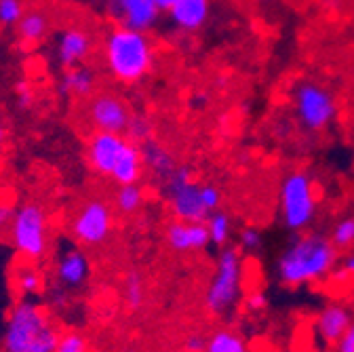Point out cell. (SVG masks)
Instances as JSON below:
<instances>
[{"label":"cell","instance_id":"cell-40","mask_svg":"<svg viewBox=\"0 0 354 352\" xmlns=\"http://www.w3.org/2000/svg\"><path fill=\"white\" fill-rule=\"evenodd\" d=\"M5 140H7V129L3 127V122H0V150L5 146Z\"/></svg>","mask_w":354,"mask_h":352},{"label":"cell","instance_id":"cell-7","mask_svg":"<svg viewBox=\"0 0 354 352\" xmlns=\"http://www.w3.org/2000/svg\"><path fill=\"white\" fill-rule=\"evenodd\" d=\"M114 228L112 207L104 198H86L74 211L70 219V234L78 245L100 247L104 245Z\"/></svg>","mask_w":354,"mask_h":352},{"label":"cell","instance_id":"cell-35","mask_svg":"<svg viewBox=\"0 0 354 352\" xmlns=\"http://www.w3.org/2000/svg\"><path fill=\"white\" fill-rule=\"evenodd\" d=\"M266 308H268V295H266L263 291H253L247 297V311H251V313H263Z\"/></svg>","mask_w":354,"mask_h":352},{"label":"cell","instance_id":"cell-25","mask_svg":"<svg viewBox=\"0 0 354 352\" xmlns=\"http://www.w3.org/2000/svg\"><path fill=\"white\" fill-rule=\"evenodd\" d=\"M205 352H249V350H247V342L239 333L221 329L207 340Z\"/></svg>","mask_w":354,"mask_h":352},{"label":"cell","instance_id":"cell-12","mask_svg":"<svg viewBox=\"0 0 354 352\" xmlns=\"http://www.w3.org/2000/svg\"><path fill=\"white\" fill-rule=\"evenodd\" d=\"M127 144L124 133H108V131H95V133L88 138L86 144V163L97 175L110 178L116 160Z\"/></svg>","mask_w":354,"mask_h":352},{"label":"cell","instance_id":"cell-36","mask_svg":"<svg viewBox=\"0 0 354 352\" xmlns=\"http://www.w3.org/2000/svg\"><path fill=\"white\" fill-rule=\"evenodd\" d=\"M15 215V207L9 203H0V234H5L7 230H11V222Z\"/></svg>","mask_w":354,"mask_h":352},{"label":"cell","instance_id":"cell-38","mask_svg":"<svg viewBox=\"0 0 354 352\" xmlns=\"http://www.w3.org/2000/svg\"><path fill=\"white\" fill-rule=\"evenodd\" d=\"M207 340L203 333H190L186 337V352H205L207 350Z\"/></svg>","mask_w":354,"mask_h":352},{"label":"cell","instance_id":"cell-13","mask_svg":"<svg viewBox=\"0 0 354 352\" xmlns=\"http://www.w3.org/2000/svg\"><path fill=\"white\" fill-rule=\"evenodd\" d=\"M93 53V38L82 28H66L59 32L55 42V57L64 70L82 66Z\"/></svg>","mask_w":354,"mask_h":352},{"label":"cell","instance_id":"cell-19","mask_svg":"<svg viewBox=\"0 0 354 352\" xmlns=\"http://www.w3.org/2000/svg\"><path fill=\"white\" fill-rule=\"evenodd\" d=\"M97 76L88 66H76L64 72L59 80V93L64 98H76V100H88L95 93Z\"/></svg>","mask_w":354,"mask_h":352},{"label":"cell","instance_id":"cell-29","mask_svg":"<svg viewBox=\"0 0 354 352\" xmlns=\"http://www.w3.org/2000/svg\"><path fill=\"white\" fill-rule=\"evenodd\" d=\"M24 13V0H0V26L3 28H15Z\"/></svg>","mask_w":354,"mask_h":352},{"label":"cell","instance_id":"cell-31","mask_svg":"<svg viewBox=\"0 0 354 352\" xmlns=\"http://www.w3.org/2000/svg\"><path fill=\"white\" fill-rule=\"evenodd\" d=\"M15 98H17V106L21 110H30L36 102V93H34V86L28 80H17L15 82Z\"/></svg>","mask_w":354,"mask_h":352},{"label":"cell","instance_id":"cell-16","mask_svg":"<svg viewBox=\"0 0 354 352\" xmlns=\"http://www.w3.org/2000/svg\"><path fill=\"white\" fill-rule=\"evenodd\" d=\"M209 11H211V0H173L167 13L177 30L196 32L207 24Z\"/></svg>","mask_w":354,"mask_h":352},{"label":"cell","instance_id":"cell-39","mask_svg":"<svg viewBox=\"0 0 354 352\" xmlns=\"http://www.w3.org/2000/svg\"><path fill=\"white\" fill-rule=\"evenodd\" d=\"M154 3L158 5V9H160V11H169V7H171L173 0H154Z\"/></svg>","mask_w":354,"mask_h":352},{"label":"cell","instance_id":"cell-26","mask_svg":"<svg viewBox=\"0 0 354 352\" xmlns=\"http://www.w3.org/2000/svg\"><path fill=\"white\" fill-rule=\"evenodd\" d=\"M144 279L138 270H131L124 279V302L127 306L131 308V311H138V308L144 304Z\"/></svg>","mask_w":354,"mask_h":352},{"label":"cell","instance_id":"cell-30","mask_svg":"<svg viewBox=\"0 0 354 352\" xmlns=\"http://www.w3.org/2000/svg\"><path fill=\"white\" fill-rule=\"evenodd\" d=\"M55 352H86V340L78 331H68L62 333Z\"/></svg>","mask_w":354,"mask_h":352},{"label":"cell","instance_id":"cell-24","mask_svg":"<svg viewBox=\"0 0 354 352\" xmlns=\"http://www.w3.org/2000/svg\"><path fill=\"white\" fill-rule=\"evenodd\" d=\"M205 224H207V230H209V239H211V245L215 247H226L230 234H232V219L228 213L224 211H211L209 217L205 219Z\"/></svg>","mask_w":354,"mask_h":352},{"label":"cell","instance_id":"cell-17","mask_svg":"<svg viewBox=\"0 0 354 352\" xmlns=\"http://www.w3.org/2000/svg\"><path fill=\"white\" fill-rule=\"evenodd\" d=\"M88 259L80 249H66L59 253L55 263V277L64 289H78L88 279Z\"/></svg>","mask_w":354,"mask_h":352},{"label":"cell","instance_id":"cell-21","mask_svg":"<svg viewBox=\"0 0 354 352\" xmlns=\"http://www.w3.org/2000/svg\"><path fill=\"white\" fill-rule=\"evenodd\" d=\"M44 279L40 268L36 266V261L24 259L13 266V289L19 297H34L42 293Z\"/></svg>","mask_w":354,"mask_h":352},{"label":"cell","instance_id":"cell-18","mask_svg":"<svg viewBox=\"0 0 354 352\" xmlns=\"http://www.w3.org/2000/svg\"><path fill=\"white\" fill-rule=\"evenodd\" d=\"M144 175V158H142V148L138 142H131L127 140L118 160H116V167L112 171L110 178L118 184V186H124V184H138Z\"/></svg>","mask_w":354,"mask_h":352},{"label":"cell","instance_id":"cell-27","mask_svg":"<svg viewBox=\"0 0 354 352\" xmlns=\"http://www.w3.org/2000/svg\"><path fill=\"white\" fill-rule=\"evenodd\" d=\"M329 239L333 241V245H335L337 249H348V247H352V245H354V215L342 217L339 222L333 226Z\"/></svg>","mask_w":354,"mask_h":352},{"label":"cell","instance_id":"cell-4","mask_svg":"<svg viewBox=\"0 0 354 352\" xmlns=\"http://www.w3.org/2000/svg\"><path fill=\"white\" fill-rule=\"evenodd\" d=\"M11 243L15 251L30 261H42L49 251V213L40 203L28 201L15 207L11 222Z\"/></svg>","mask_w":354,"mask_h":352},{"label":"cell","instance_id":"cell-22","mask_svg":"<svg viewBox=\"0 0 354 352\" xmlns=\"http://www.w3.org/2000/svg\"><path fill=\"white\" fill-rule=\"evenodd\" d=\"M15 28L24 45H38L49 34V15L42 9H28Z\"/></svg>","mask_w":354,"mask_h":352},{"label":"cell","instance_id":"cell-2","mask_svg":"<svg viewBox=\"0 0 354 352\" xmlns=\"http://www.w3.org/2000/svg\"><path fill=\"white\" fill-rule=\"evenodd\" d=\"M62 333L32 297H19L7 319L3 352H55Z\"/></svg>","mask_w":354,"mask_h":352},{"label":"cell","instance_id":"cell-15","mask_svg":"<svg viewBox=\"0 0 354 352\" xmlns=\"http://www.w3.org/2000/svg\"><path fill=\"white\" fill-rule=\"evenodd\" d=\"M352 321H354V317H352L350 308L335 302V304H327L319 313V317L315 321V329H317V335L327 346H335V342L346 333V329L352 325Z\"/></svg>","mask_w":354,"mask_h":352},{"label":"cell","instance_id":"cell-5","mask_svg":"<svg viewBox=\"0 0 354 352\" xmlns=\"http://www.w3.org/2000/svg\"><path fill=\"white\" fill-rule=\"evenodd\" d=\"M281 219L287 230H306L317 215L319 198L315 182L304 171H293L281 184Z\"/></svg>","mask_w":354,"mask_h":352},{"label":"cell","instance_id":"cell-1","mask_svg":"<svg viewBox=\"0 0 354 352\" xmlns=\"http://www.w3.org/2000/svg\"><path fill=\"white\" fill-rule=\"evenodd\" d=\"M337 247L325 234L310 232L285 247L277 261V277L287 287L317 283L333 272Z\"/></svg>","mask_w":354,"mask_h":352},{"label":"cell","instance_id":"cell-23","mask_svg":"<svg viewBox=\"0 0 354 352\" xmlns=\"http://www.w3.org/2000/svg\"><path fill=\"white\" fill-rule=\"evenodd\" d=\"M144 201H146V194H144V188L140 186V182L118 186V190L114 194V207L122 215H133L136 211H140Z\"/></svg>","mask_w":354,"mask_h":352},{"label":"cell","instance_id":"cell-41","mask_svg":"<svg viewBox=\"0 0 354 352\" xmlns=\"http://www.w3.org/2000/svg\"><path fill=\"white\" fill-rule=\"evenodd\" d=\"M325 3H327V7L335 9V7H339V5L344 3V0H325Z\"/></svg>","mask_w":354,"mask_h":352},{"label":"cell","instance_id":"cell-3","mask_svg":"<svg viewBox=\"0 0 354 352\" xmlns=\"http://www.w3.org/2000/svg\"><path fill=\"white\" fill-rule=\"evenodd\" d=\"M104 62L118 82L133 84L152 72L154 47L146 32L116 26L104 38Z\"/></svg>","mask_w":354,"mask_h":352},{"label":"cell","instance_id":"cell-6","mask_svg":"<svg viewBox=\"0 0 354 352\" xmlns=\"http://www.w3.org/2000/svg\"><path fill=\"white\" fill-rule=\"evenodd\" d=\"M243 289V259L234 247H221L215 275L205 293V306L211 315H224L239 302Z\"/></svg>","mask_w":354,"mask_h":352},{"label":"cell","instance_id":"cell-20","mask_svg":"<svg viewBox=\"0 0 354 352\" xmlns=\"http://www.w3.org/2000/svg\"><path fill=\"white\" fill-rule=\"evenodd\" d=\"M142 148V158H144V167H148L158 180L167 182L169 175L175 171V160L171 156V152L154 138H148L146 142L140 144Z\"/></svg>","mask_w":354,"mask_h":352},{"label":"cell","instance_id":"cell-34","mask_svg":"<svg viewBox=\"0 0 354 352\" xmlns=\"http://www.w3.org/2000/svg\"><path fill=\"white\" fill-rule=\"evenodd\" d=\"M350 279H354V253L346 255L344 261H342V266L333 272L335 283H344V281H350Z\"/></svg>","mask_w":354,"mask_h":352},{"label":"cell","instance_id":"cell-11","mask_svg":"<svg viewBox=\"0 0 354 352\" xmlns=\"http://www.w3.org/2000/svg\"><path fill=\"white\" fill-rule=\"evenodd\" d=\"M160 13L154 0H108V15L122 28L148 32L156 26Z\"/></svg>","mask_w":354,"mask_h":352},{"label":"cell","instance_id":"cell-33","mask_svg":"<svg viewBox=\"0 0 354 352\" xmlns=\"http://www.w3.org/2000/svg\"><path fill=\"white\" fill-rule=\"evenodd\" d=\"M201 198H203V205L207 207V211H217L219 205H221V192L217 186L213 184H203L201 186Z\"/></svg>","mask_w":354,"mask_h":352},{"label":"cell","instance_id":"cell-14","mask_svg":"<svg viewBox=\"0 0 354 352\" xmlns=\"http://www.w3.org/2000/svg\"><path fill=\"white\" fill-rule=\"evenodd\" d=\"M165 241L177 253L201 251L211 243L205 222H182V219H175L167 226Z\"/></svg>","mask_w":354,"mask_h":352},{"label":"cell","instance_id":"cell-9","mask_svg":"<svg viewBox=\"0 0 354 352\" xmlns=\"http://www.w3.org/2000/svg\"><path fill=\"white\" fill-rule=\"evenodd\" d=\"M167 201L175 219L182 222H205L209 217L201 198V186L192 180L188 167H175L167 178Z\"/></svg>","mask_w":354,"mask_h":352},{"label":"cell","instance_id":"cell-8","mask_svg":"<svg viewBox=\"0 0 354 352\" xmlns=\"http://www.w3.org/2000/svg\"><path fill=\"white\" fill-rule=\"evenodd\" d=\"M293 104L297 120L308 131H321L329 127L337 116V104L333 93L313 80H304L295 86Z\"/></svg>","mask_w":354,"mask_h":352},{"label":"cell","instance_id":"cell-28","mask_svg":"<svg viewBox=\"0 0 354 352\" xmlns=\"http://www.w3.org/2000/svg\"><path fill=\"white\" fill-rule=\"evenodd\" d=\"M124 133L129 136L131 142H146L148 138H152V122L148 116L144 114H131V120L127 124Z\"/></svg>","mask_w":354,"mask_h":352},{"label":"cell","instance_id":"cell-32","mask_svg":"<svg viewBox=\"0 0 354 352\" xmlns=\"http://www.w3.org/2000/svg\"><path fill=\"white\" fill-rule=\"evenodd\" d=\"M261 232L257 230V228H253V226H247V228H243L241 230V234H239V243H241V247L245 249V251H249V253H255V251H259L261 249Z\"/></svg>","mask_w":354,"mask_h":352},{"label":"cell","instance_id":"cell-37","mask_svg":"<svg viewBox=\"0 0 354 352\" xmlns=\"http://www.w3.org/2000/svg\"><path fill=\"white\" fill-rule=\"evenodd\" d=\"M335 352H354V321L346 329V333L335 342Z\"/></svg>","mask_w":354,"mask_h":352},{"label":"cell","instance_id":"cell-10","mask_svg":"<svg viewBox=\"0 0 354 352\" xmlns=\"http://www.w3.org/2000/svg\"><path fill=\"white\" fill-rule=\"evenodd\" d=\"M86 120L95 131L108 133H124L131 120V110L127 102L114 93L102 91L93 93L86 102Z\"/></svg>","mask_w":354,"mask_h":352}]
</instances>
